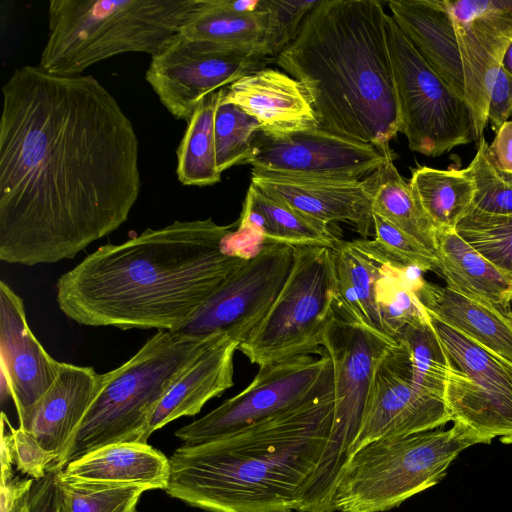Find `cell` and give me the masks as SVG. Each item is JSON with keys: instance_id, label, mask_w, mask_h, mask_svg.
<instances>
[{"instance_id": "obj_4", "label": "cell", "mask_w": 512, "mask_h": 512, "mask_svg": "<svg viewBox=\"0 0 512 512\" xmlns=\"http://www.w3.org/2000/svg\"><path fill=\"white\" fill-rule=\"evenodd\" d=\"M378 0H321L276 64L305 88L319 127L381 149L401 119Z\"/></svg>"}, {"instance_id": "obj_19", "label": "cell", "mask_w": 512, "mask_h": 512, "mask_svg": "<svg viewBox=\"0 0 512 512\" xmlns=\"http://www.w3.org/2000/svg\"><path fill=\"white\" fill-rule=\"evenodd\" d=\"M251 185L324 225L348 222L363 236L371 234L373 212L366 179L297 177L252 169Z\"/></svg>"}, {"instance_id": "obj_31", "label": "cell", "mask_w": 512, "mask_h": 512, "mask_svg": "<svg viewBox=\"0 0 512 512\" xmlns=\"http://www.w3.org/2000/svg\"><path fill=\"white\" fill-rule=\"evenodd\" d=\"M245 201L263 215L265 219L263 236L267 242L292 247H325L331 250L341 242L327 225L267 197L251 184Z\"/></svg>"}, {"instance_id": "obj_32", "label": "cell", "mask_w": 512, "mask_h": 512, "mask_svg": "<svg viewBox=\"0 0 512 512\" xmlns=\"http://www.w3.org/2000/svg\"><path fill=\"white\" fill-rule=\"evenodd\" d=\"M56 472L58 512H136L148 491L134 484L93 483L71 480Z\"/></svg>"}, {"instance_id": "obj_20", "label": "cell", "mask_w": 512, "mask_h": 512, "mask_svg": "<svg viewBox=\"0 0 512 512\" xmlns=\"http://www.w3.org/2000/svg\"><path fill=\"white\" fill-rule=\"evenodd\" d=\"M221 98L253 116L272 137L319 127L303 85L284 71L263 68L221 89Z\"/></svg>"}, {"instance_id": "obj_24", "label": "cell", "mask_w": 512, "mask_h": 512, "mask_svg": "<svg viewBox=\"0 0 512 512\" xmlns=\"http://www.w3.org/2000/svg\"><path fill=\"white\" fill-rule=\"evenodd\" d=\"M426 313L512 365V311L425 280L415 292Z\"/></svg>"}, {"instance_id": "obj_14", "label": "cell", "mask_w": 512, "mask_h": 512, "mask_svg": "<svg viewBox=\"0 0 512 512\" xmlns=\"http://www.w3.org/2000/svg\"><path fill=\"white\" fill-rule=\"evenodd\" d=\"M294 251L289 245L265 243L176 332L197 338L225 335L240 345L277 298L290 273Z\"/></svg>"}, {"instance_id": "obj_40", "label": "cell", "mask_w": 512, "mask_h": 512, "mask_svg": "<svg viewBox=\"0 0 512 512\" xmlns=\"http://www.w3.org/2000/svg\"><path fill=\"white\" fill-rule=\"evenodd\" d=\"M512 115V76L500 66L491 86L487 121L497 131Z\"/></svg>"}, {"instance_id": "obj_11", "label": "cell", "mask_w": 512, "mask_h": 512, "mask_svg": "<svg viewBox=\"0 0 512 512\" xmlns=\"http://www.w3.org/2000/svg\"><path fill=\"white\" fill-rule=\"evenodd\" d=\"M429 316V315H428ZM446 352L444 401L453 424L489 444H512V365L429 316Z\"/></svg>"}, {"instance_id": "obj_6", "label": "cell", "mask_w": 512, "mask_h": 512, "mask_svg": "<svg viewBox=\"0 0 512 512\" xmlns=\"http://www.w3.org/2000/svg\"><path fill=\"white\" fill-rule=\"evenodd\" d=\"M196 0H51L39 66L58 76L127 53L157 54L178 33Z\"/></svg>"}, {"instance_id": "obj_13", "label": "cell", "mask_w": 512, "mask_h": 512, "mask_svg": "<svg viewBox=\"0 0 512 512\" xmlns=\"http://www.w3.org/2000/svg\"><path fill=\"white\" fill-rule=\"evenodd\" d=\"M267 59L178 32L151 57L145 78L168 112L188 122L204 97L265 68Z\"/></svg>"}, {"instance_id": "obj_38", "label": "cell", "mask_w": 512, "mask_h": 512, "mask_svg": "<svg viewBox=\"0 0 512 512\" xmlns=\"http://www.w3.org/2000/svg\"><path fill=\"white\" fill-rule=\"evenodd\" d=\"M317 1L263 0L270 17L268 51L276 57L298 34Z\"/></svg>"}, {"instance_id": "obj_8", "label": "cell", "mask_w": 512, "mask_h": 512, "mask_svg": "<svg viewBox=\"0 0 512 512\" xmlns=\"http://www.w3.org/2000/svg\"><path fill=\"white\" fill-rule=\"evenodd\" d=\"M482 444L453 424L408 436L370 442L343 464L332 496L334 512H385L439 483L451 463Z\"/></svg>"}, {"instance_id": "obj_22", "label": "cell", "mask_w": 512, "mask_h": 512, "mask_svg": "<svg viewBox=\"0 0 512 512\" xmlns=\"http://www.w3.org/2000/svg\"><path fill=\"white\" fill-rule=\"evenodd\" d=\"M263 0H196L180 33L221 48L269 57Z\"/></svg>"}, {"instance_id": "obj_23", "label": "cell", "mask_w": 512, "mask_h": 512, "mask_svg": "<svg viewBox=\"0 0 512 512\" xmlns=\"http://www.w3.org/2000/svg\"><path fill=\"white\" fill-rule=\"evenodd\" d=\"M332 256L336 280L334 310L395 341L382 321L376 298L379 278L394 263L374 240L366 239L341 241L332 250Z\"/></svg>"}, {"instance_id": "obj_28", "label": "cell", "mask_w": 512, "mask_h": 512, "mask_svg": "<svg viewBox=\"0 0 512 512\" xmlns=\"http://www.w3.org/2000/svg\"><path fill=\"white\" fill-rule=\"evenodd\" d=\"M365 179L370 191L372 212L435 254L437 231L417 201L409 182L398 172L392 152Z\"/></svg>"}, {"instance_id": "obj_30", "label": "cell", "mask_w": 512, "mask_h": 512, "mask_svg": "<svg viewBox=\"0 0 512 512\" xmlns=\"http://www.w3.org/2000/svg\"><path fill=\"white\" fill-rule=\"evenodd\" d=\"M220 90L204 97L191 119L176 151L178 180L185 186L205 187L218 183L214 116Z\"/></svg>"}, {"instance_id": "obj_15", "label": "cell", "mask_w": 512, "mask_h": 512, "mask_svg": "<svg viewBox=\"0 0 512 512\" xmlns=\"http://www.w3.org/2000/svg\"><path fill=\"white\" fill-rule=\"evenodd\" d=\"M391 153L320 127L272 137L259 131L245 164L254 170L297 177L362 180Z\"/></svg>"}, {"instance_id": "obj_7", "label": "cell", "mask_w": 512, "mask_h": 512, "mask_svg": "<svg viewBox=\"0 0 512 512\" xmlns=\"http://www.w3.org/2000/svg\"><path fill=\"white\" fill-rule=\"evenodd\" d=\"M222 336L197 338L159 330L128 361L102 374L99 393L50 470L64 469L70 462L110 444L147 443L152 415L163 396Z\"/></svg>"}, {"instance_id": "obj_27", "label": "cell", "mask_w": 512, "mask_h": 512, "mask_svg": "<svg viewBox=\"0 0 512 512\" xmlns=\"http://www.w3.org/2000/svg\"><path fill=\"white\" fill-rule=\"evenodd\" d=\"M436 274L466 297L512 311V278L480 254L455 229L438 230Z\"/></svg>"}, {"instance_id": "obj_39", "label": "cell", "mask_w": 512, "mask_h": 512, "mask_svg": "<svg viewBox=\"0 0 512 512\" xmlns=\"http://www.w3.org/2000/svg\"><path fill=\"white\" fill-rule=\"evenodd\" d=\"M6 423L13 463L17 470L35 480L45 477L57 455L46 450L31 432L13 427L7 416Z\"/></svg>"}, {"instance_id": "obj_33", "label": "cell", "mask_w": 512, "mask_h": 512, "mask_svg": "<svg viewBox=\"0 0 512 512\" xmlns=\"http://www.w3.org/2000/svg\"><path fill=\"white\" fill-rule=\"evenodd\" d=\"M396 340L408 351L413 383L444 399L450 364L429 316L425 321L403 327Z\"/></svg>"}, {"instance_id": "obj_34", "label": "cell", "mask_w": 512, "mask_h": 512, "mask_svg": "<svg viewBox=\"0 0 512 512\" xmlns=\"http://www.w3.org/2000/svg\"><path fill=\"white\" fill-rule=\"evenodd\" d=\"M260 123L239 106L220 97L214 116L215 158L218 171L245 164L249 158Z\"/></svg>"}, {"instance_id": "obj_36", "label": "cell", "mask_w": 512, "mask_h": 512, "mask_svg": "<svg viewBox=\"0 0 512 512\" xmlns=\"http://www.w3.org/2000/svg\"><path fill=\"white\" fill-rule=\"evenodd\" d=\"M456 232L499 270L512 278V216L470 210Z\"/></svg>"}, {"instance_id": "obj_41", "label": "cell", "mask_w": 512, "mask_h": 512, "mask_svg": "<svg viewBox=\"0 0 512 512\" xmlns=\"http://www.w3.org/2000/svg\"><path fill=\"white\" fill-rule=\"evenodd\" d=\"M56 472L49 470L45 477L34 480L20 512H58Z\"/></svg>"}, {"instance_id": "obj_10", "label": "cell", "mask_w": 512, "mask_h": 512, "mask_svg": "<svg viewBox=\"0 0 512 512\" xmlns=\"http://www.w3.org/2000/svg\"><path fill=\"white\" fill-rule=\"evenodd\" d=\"M387 42L402 132L410 150L438 157L475 141L471 110L387 16Z\"/></svg>"}, {"instance_id": "obj_43", "label": "cell", "mask_w": 512, "mask_h": 512, "mask_svg": "<svg viewBox=\"0 0 512 512\" xmlns=\"http://www.w3.org/2000/svg\"><path fill=\"white\" fill-rule=\"evenodd\" d=\"M500 66L507 74L512 76V41L509 43L503 54Z\"/></svg>"}, {"instance_id": "obj_3", "label": "cell", "mask_w": 512, "mask_h": 512, "mask_svg": "<svg viewBox=\"0 0 512 512\" xmlns=\"http://www.w3.org/2000/svg\"><path fill=\"white\" fill-rule=\"evenodd\" d=\"M236 224L174 221L103 245L59 277L57 304L80 325L176 332L248 260L221 251Z\"/></svg>"}, {"instance_id": "obj_18", "label": "cell", "mask_w": 512, "mask_h": 512, "mask_svg": "<svg viewBox=\"0 0 512 512\" xmlns=\"http://www.w3.org/2000/svg\"><path fill=\"white\" fill-rule=\"evenodd\" d=\"M0 359L2 383L22 426L56 380L62 362L43 348L30 330L23 299L0 281Z\"/></svg>"}, {"instance_id": "obj_1", "label": "cell", "mask_w": 512, "mask_h": 512, "mask_svg": "<svg viewBox=\"0 0 512 512\" xmlns=\"http://www.w3.org/2000/svg\"><path fill=\"white\" fill-rule=\"evenodd\" d=\"M2 96L0 260L72 259L126 222L139 197L132 122L92 75L26 65Z\"/></svg>"}, {"instance_id": "obj_2", "label": "cell", "mask_w": 512, "mask_h": 512, "mask_svg": "<svg viewBox=\"0 0 512 512\" xmlns=\"http://www.w3.org/2000/svg\"><path fill=\"white\" fill-rule=\"evenodd\" d=\"M348 457L334 388L227 436L177 448L166 492L209 512H334Z\"/></svg>"}, {"instance_id": "obj_37", "label": "cell", "mask_w": 512, "mask_h": 512, "mask_svg": "<svg viewBox=\"0 0 512 512\" xmlns=\"http://www.w3.org/2000/svg\"><path fill=\"white\" fill-rule=\"evenodd\" d=\"M374 242L384 255L399 266H411L422 272H436V255L421 243L373 213Z\"/></svg>"}, {"instance_id": "obj_42", "label": "cell", "mask_w": 512, "mask_h": 512, "mask_svg": "<svg viewBox=\"0 0 512 512\" xmlns=\"http://www.w3.org/2000/svg\"><path fill=\"white\" fill-rule=\"evenodd\" d=\"M489 150L499 168L512 173V118L495 131Z\"/></svg>"}, {"instance_id": "obj_12", "label": "cell", "mask_w": 512, "mask_h": 512, "mask_svg": "<svg viewBox=\"0 0 512 512\" xmlns=\"http://www.w3.org/2000/svg\"><path fill=\"white\" fill-rule=\"evenodd\" d=\"M333 388L332 361L326 352L260 367L240 393L179 428L175 436L187 445L216 440Z\"/></svg>"}, {"instance_id": "obj_21", "label": "cell", "mask_w": 512, "mask_h": 512, "mask_svg": "<svg viewBox=\"0 0 512 512\" xmlns=\"http://www.w3.org/2000/svg\"><path fill=\"white\" fill-rule=\"evenodd\" d=\"M101 385L102 374L92 367L62 362L53 385L27 421L19 426L31 432L46 450L57 455L52 466L62 456Z\"/></svg>"}, {"instance_id": "obj_5", "label": "cell", "mask_w": 512, "mask_h": 512, "mask_svg": "<svg viewBox=\"0 0 512 512\" xmlns=\"http://www.w3.org/2000/svg\"><path fill=\"white\" fill-rule=\"evenodd\" d=\"M391 17L468 104L483 138L493 81L512 41V0H390Z\"/></svg>"}, {"instance_id": "obj_25", "label": "cell", "mask_w": 512, "mask_h": 512, "mask_svg": "<svg viewBox=\"0 0 512 512\" xmlns=\"http://www.w3.org/2000/svg\"><path fill=\"white\" fill-rule=\"evenodd\" d=\"M238 346V342L222 336L193 361L156 407L149 425L151 434L180 417L198 414L209 400L233 386Z\"/></svg>"}, {"instance_id": "obj_9", "label": "cell", "mask_w": 512, "mask_h": 512, "mask_svg": "<svg viewBox=\"0 0 512 512\" xmlns=\"http://www.w3.org/2000/svg\"><path fill=\"white\" fill-rule=\"evenodd\" d=\"M336 280L332 250L295 247L290 273L271 308L239 346L260 367L324 354Z\"/></svg>"}, {"instance_id": "obj_26", "label": "cell", "mask_w": 512, "mask_h": 512, "mask_svg": "<svg viewBox=\"0 0 512 512\" xmlns=\"http://www.w3.org/2000/svg\"><path fill=\"white\" fill-rule=\"evenodd\" d=\"M64 477L85 482L134 484L166 490L170 463L162 452L140 442L110 444L67 464Z\"/></svg>"}, {"instance_id": "obj_17", "label": "cell", "mask_w": 512, "mask_h": 512, "mask_svg": "<svg viewBox=\"0 0 512 512\" xmlns=\"http://www.w3.org/2000/svg\"><path fill=\"white\" fill-rule=\"evenodd\" d=\"M397 343L333 309L322 347L332 361L335 422L347 453L359 429L377 367Z\"/></svg>"}, {"instance_id": "obj_29", "label": "cell", "mask_w": 512, "mask_h": 512, "mask_svg": "<svg viewBox=\"0 0 512 512\" xmlns=\"http://www.w3.org/2000/svg\"><path fill=\"white\" fill-rule=\"evenodd\" d=\"M409 185L436 231L455 229L472 207L474 187L463 169L419 166Z\"/></svg>"}, {"instance_id": "obj_16", "label": "cell", "mask_w": 512, "mask_h": 512, "mask_svg": "<svg viewBox=\"0 0 512 512\" xmlns=\"http://www.w3.org/2000/svg\"><path fill=\"white\" fill-rule=\"evenodd\" d=\"M450 421L444 399L413 383L408 351L398 342L377 367L348 457L370 442L442 428Z\"/></svg>"}, {"instance_id": "obj_35", "label": "cell", "mask_w": 512, "mask_h": 512, "mask_svg": "<svg viewBox=\"0 0 512 512\" xmlns=\"http://www.w3.org/2000/svg\"><path fill=\"white\" fill-rule=\"evenodd\" d=\"M463 170L474 187L470 210L512 216V173L499 168L484 137L477 143V152L472 161Z\"/></svg>"}]
</instances>
